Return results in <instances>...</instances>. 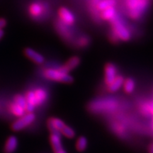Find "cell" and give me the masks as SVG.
<instances>
[{
    "label": "cell",
    "instance_id": "7a4b0ae2",
    "mask_svg": "<svg viewBox=\"0 0 153 153\" xmlns=\"http://www.w3.org/2000/svg\"><path fill=\"white\" fill-rule=\"evenodd\" d=\"M36 116L33 112L27 113L20 116V118L15 120L11 125V129L14 131H20L26 128L28 126L30 125L35 120Z\"/></svg>",
    "mask_w": 153,
    "mask_h": 153
},
{
    "label": "cell",
    "instance_id": "603a6c76",
    "mask_svg": "<svg viewBox=\"0 0 153 153\" xmlns=\"http://www.w3.org/2000/svg\"><path fill=\"white\" fill-rule=\"evenodd\" d=\"M7 25V21L6 19L1 18L0 19V29H2L3 28H4Z\"/></svg>",
    "mask_w": 153,
    "mask_h": 153
},
{
    "label": "cell",
    "instance_id": "4316f807",
    "mask_svg": "<svg viewBox=\"0 0 153 153\" xmlns=\"http://www.w3.org/2000/svg\"><path fill=\"white\" fill-rule=\"evenodd\" d=\"M152 128H153V119H152Z\"/></svg>",
    "mask_w": 153,
    "mask_h": 153
},
{
    "label": "cell",
    "instance_id": "3957f363",
    "mask_svg": "<svg viewBox=\"0 0 153 153\" xmlns=\"http://www.w3.org/2000/svg\"><path fill=\"white\" fill-rule=\"evenodd\" d=\"M113 30L115 36L122 41H128L131 38V34L128 30L118 21H114L113 23Z\"/></svg>",
    "mask_w": 153,
    "mask_h": 153
},
{
    "label": "cell",
    "instance_id": "ffe728a7",
    "mask_svg": "<svg viewBox=\"0 0 153 153\" xmlns=\"http://www.w3.org/2000/svg\"><path fill=\"white\" fill-rule=\"evenodd\" d=\"M14 100L15 104L19 105V106H22V108H24V109L26 108L27 102H26V98H25V97H23V96L21 94H17L14 97Z\"/></svg>",
    "mask_w": 153,
    "mask_h": 153
},
{
    "label": "cell",
    "instance_id": "9a60e30c",
    "mask_svg": "<svg viewBox=\"0 0 153 153\" xmlns=\"http://www.w3.org/2000/svg\"><path fill=\"white\" fill-rule=\"evenodd\" d=\"M115 14H116V12H115L114 7H111L103 10L101 16L105 20H113L115 17Z\"/></svg>",
    "mask_w": 153,
    "mask_h": 153
},
{
    "label": "cell",
    "instance_id": "6da1fadb",
    "mask_svg": "<svg viewBox=\"0 0 153 153\" xmlns=\"http://www.w3.org/2000/svg\"><path fill=\"white\" fill-rule=\"evenodd\" d=\"M44 76L47 79L53 81L62 82V83L70 84L73 82V77L67 72L60 70V69H46L43 72Z\"/></svg>",
    "mask_w": 153,
    "mask_h": 153
},
{
    "label": "cell",
    "instance_id": "8fae6325",
    "mask_svg": "<svg viewBox=\"0 0 153 153\" xmlns=\"http://www.w3.org/2000/svg\"><path fill=\"white\" fill-rule=\"evenodd\" d=\"M17 147H18V139L14 135H11V136L9 137L6 141L4 145V152L13 153L16 151Z\"/></svg>",
    "mask_w": 153,
    "mask_h": 153
},
{
    "label": "cell",
    "instance_id": "d6986e66",
    "mask_svg": "<svg viewBox=\"0 0 153 153\" xmlns=\"http://www.w3.org/2000/svg\"><path fill=\"white\" fill-rule=\"evenodd\" d=\"M115 3H116L115 0H103L99 3L98 8L100 10L103 11L104 9H106L108 7H114Z\"/></svg>",
    "mask_w": 153,
    "mask_h": 153
},
{
    "label": "cell",
    "instance_id": "484cf974",
    "mask_svg": "<svg viewBox=\"0 0 153 153\" xmlns=\"http://www.w3.org/2000/svg\"><path fill=\"white\" fill-rule=\"evenodd\" d=\"M55 153H67V152L65 150H64L62 149V150H61L60 151H59V152H55Z\"/></svg>",
    "mask_w": 153,
    "mask_h": 153
},
{
    "label": "cell",
    "instance_id": "e0dca14e",
    "mask_svg": "<svg viewBox=\"0 0 153 153\" xmlns=\"http://www.w3.org/2000/svg\"><path fill=\"white\" fill-rule=\"evenodd\" d=\"M10 110H11V113H12L14 116H19V117L23 116V115L24 114L25 111H26L24 108H22V106H20L18 104H15L14 102L11 105Z\"/></svg>",
    "mask_w": 153,
    "mask_h": 153
},
{
    "label": "cell",
    "instance_id": "d4e9b609",
    "mask_svg": "<svg viewBox=\"0 0 153 153\" xmlns=\"http://www.w3.org/2000/svg\"><path fill=\"white\" fill-rule=\"evenodd\" d=\"M4 35V30L2 29H0V40L2 38Z\"/></svg>",
    "mask_w": 153,
    "mask_h": 153
},
{
    "label": "cell",
    "instance_id": "30bf717a",
    "mask_svg": "<svg viewBox=\"0 0 153 153\" xmlns=\"http://www.w3.org/2000/svg\"><path fill=\"white\" fill-rule=\"evenodd\" d=\"M50 142L55 153L62 150L60 133H51V136H50Z\"/></svg>",
    "mask_w": 153,
    "mask_h": 153
},
{
    "label": "cell",
    "instance_id": "52a82bcc",
    "mask_svg": "<svg viewBox=\"0 0 153 153\" xmlns=\"http://www.w3.org/2000/svg\"><path fill=\"white\" fill-rule=\"evenodd\" d=\"M24 54L28 59H30V60L36 64H42L45 61V58L43 55L30 48H27L24 50Z\"/></svg>",
    "mask_w": 153,
    "mask_h": 153
},
{
    "label": "cell",
    "instance_id": "cb8c5ba5",
    "mask_svg": "<svg viewBox=\"0 0 153 153\" xmlns=\"http://www.w3.org/2000/svg\"><path fill=\"white\" fill-rule=\"evenodd\" d=\"M148 151H149V153H153V143L149 145Z\"/></svg>",
    "mask_w": 153,
    "mask_h": 153
},
{
    "label": "cell",
    "instance_id": "7402d4cb",
    "mask_svg": "<svg viewBox=\"0 0 153 153\" xmlns=\"http://www.w3.org/2000/svg\"><path fill=\"white\" fill-rule=\"evenodd\" d=\"M87 44H88V41L87 38H82L79 41V45L80 46L85 47V45H87Z\"/></svg>",
    "mask_w": 153,
    "mask_h": 153
},
{
    "label": "cell",
    "instance_id": "ac0fdd59",
    "mask_svg": "<svg viewBox=\"0 0 153 153\" xmlns=\"http://www.w3.org/2000/svg\"><path fill=\"white\" fill-rule=\"evenodd\" d=\"M60 133L64 135L65 136L68 137V138H73L75 135V132L71 127L68 126H65L60 131Z\"/></svg>",
    "mask_w": 153,
    "mask_h": 153
},
{
    "label": "cell",
    "instance_id": "44dd1931",
    "mask_svg": "<svg viewBox=\"0 0 153 153\" xmlns=\"http://www.w3.org/2000/svg\"><path fill=\"white\" fill-rule=\"evenodd\" d=\"M30 13L33 15V16H38L41 13V6L38 4H33L30 8Z\"/></svg>",
    "mask_w": 153,
    "mask_h": 153
},
{
    "label": "cell",
    "instance_id": "8992f818",
    "mask_svg": "<svg viewBox=\"0 0 153 153\" xmlns=\"http://www.w3.org/2000/svg\"><path fill=\"white\" fill-rule=\"evenodd\" d=\"M48 128L51 133H60L62 128L65 126V123L60 118L55 117L50 118L47 121Z\"/></svg>",
    "mask_w": 153,
    "mask_h": 153
},
{
    "label": "cell",
    "instance_id": "5b68a950",
    "mask_svg": "<svg viewBox=\"0 0 153 153\" xmlns=\"http://www.w3.org/2000/svg\"><path fill=\"white\" fill-rule=\"evenodd\" d=\"M148 1L147 0H131V6L133 11H131L132 16L137 18L140 15L141 11L143 10L146 7Z\"/></svg>",
    "mask_w": 153,
    "mask_h": 153
},
{
    "label": "cell",
    "instance_id": "2e32d148",
    "mask_svg": "<svg viewBox=\"0 0 153 153\" xmlns=\"http://www.w3.org/2000/svg\"><path fill=\"white\" fill-rule=\"evenodd\" d=\"M87 140L85 137L81 136L77 139L76 143V149L78 152H83L87 149Z\"/></svg>",
    "mask_w": 153,
    "mask_h": 153
},
{
    "label": "cell",
    "instance_id": "5bb4252c",
    "mask_svg": "<svg viewBox=\"0 0 153 153\" xmlns=\"http://www.w3.org/2000/svg\"><path fill=\"white\" fill-rule=\"evenodd\" d=\"M123 89L125 91L126 93L127 94H131L133 92L135 89V81L132 79L131 77L127 78V79H124L123 84Z\"/></svg>",
    "mask_w": 153,
    "mask_h": 153
},
{
    "label": "cell",
    "instance_id": "277c9868",
    "mask_svg": "<svg viewBox=\"0 0 153 153\" xmlns=\"http://www.w3.org/2000/svg\"><path fill=\"white\" fill-rule=\"evenodd\" d=\"M117 76V68L114 64L106 63L104 67V82L106 85H109Z\"/></svg>",
    "mask_w": 153,
    "mask_h": 153
},
{
    "label": "cell",
    "instance_id": "7c38bea8",
    "mask_svg": "<svg viewBox=\"0 0 153 153\" xmlns=\"http://www.w3.org/2000/svg\"><path fill=\"white\" fill-rule=\"evenodd\" d=\"M124 79H125L122 75H117L114 81L108 86V90L110 92H115V91H118L123 86Z\"/></svg>",
    "mask_w": 153,
    "mask_h": 153
},
{
    "label": "cell",
    "instance_id": "9c48e42d",
    "mask_svg": "<svg viewBox=\"0 0 153 153\" xmlns=\"http://www.w3.org/2000/svg\"><path fill=\"white\" fill-rule=\"evenodd\" d=\"M59 16L62 22L66 25H72L74 22V17L69 9L62 7L59 10Z\"/></svg>",
    "mask_w": 153,
    "mask_h": 153
},
{
    "label": "cell",
    "instance_id": "4fadbf2b",
    "mask_svg": "<svg viewBox=\"0 0 153 153\" xmlns=\"http://www.w3.org/2000/svg\"><path fill=\"white\" fill-rule=\"evenodd\" d=\"M34 95H35L36 106H39L45 103L48 97L47 91L43 89H36L34 91Z\"/></svg>",
    "mask_w": 153,
    "mask_h": 153
},
{
    "label": "cell",
    "instance_id": "ba28073f",
    "mask_svg": "<svg viewBox=\"0 0 153 153\" xmlns=\"http://www.w3.org/2000/svg\"><path fill=\"white\" fill-rule=\"evenodd\" d=\"M80 62H81V60H80L79 57L73 56L70 57V58L65 62V64L59 69L63 72L68 73L69 72L72 71L74 69H75L76 67L79 66Z\"/></svg>",
    "mask_w": 153,
    "mask_h": 153
}]
</instances>
